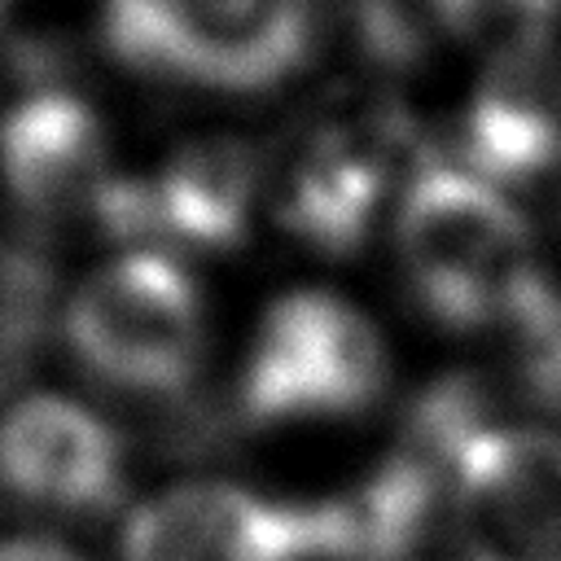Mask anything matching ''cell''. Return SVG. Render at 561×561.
<instances>
[{
    "mask_svg": "<svg viewBox=\"0 0 561 561\" xmlns=\"http://www.w3.org/2000/svg\"><path fill=\"white\" fill-rule=\"evenodd\" d=\"M351 504H285L228 482L167 486L127 517L123 561H355Z\"/></svg>",
    "mask_w": 561,
    "mask_h": 561,
    "instance_id": "8992f818",
    "label": "cell"
},
{
    "mask_svg": "<svg viewBox=\"0 0 561 561\" xmlns=\"http://www.w3.org/2000/svg\"><path fill=\"white\" fill-rule=\"evenodd\" d=\"M4 4H9V0H0V9H4Z\"/></svg>",
    "mask_w": 561,
    "mask_h": 561,
    "instance_id": "e0dca14e",
    "label": "cell"
},
{
    "mask_svg": "<svg viewBox=\"0 0 561 561\" xmlns=\"http://www.w3.org/2000/svg\"><path fill=\"white\" fill-rule=\"evenodd\" d=\"M478 0H351L359 44L373 61L403 70L469 35Z\"/></svg>",
    "mask_w": 561,
    "mask_h": 561,
    "instance_id": "4fadbf2b",
    "label": "cell"
},
{
    "mask_svg": "<svg viewBox=\"0 0 561 561\" xmlns=\"http://www.w3.org/2000/svg\"><path fill=\"white\" fill-rule=\"evenodd\" d=\"M48 267L35 245L0 241V377L13 373L44 337Z\"/></svg>",
    "mask_w": 561,
    "mask_h": 561,
    "instance_id": "5bb4252c",
    "label": "cell"
},
{
    "mask_svg": "<svg viewBox=\"0 0 561 561\" xmlns=\"http://www.w3.org/2000/svg\"><path fill=\"white\" fill-rule=\"evenodd\" d=\"M390 149L386 136L359 123L316 127L280 171L276 215L320 254H351L386 193Z\"/></svg>",
    "mask_w": 561,
    "mask_h": 561,
    "instance_id": "30bf717a",
    "label": "cell"
},
{
    "mask_svg": "<svg viewBox=\"0 0 561 561\" xmlns=\"http://www.w3.org/2000/svg\"><path fill=\"white\" fill-rule=\"evenodd\" d=\"M254 197V149L210 136L175 149L149 175H118L101 228L123 237H162L193 250H232L250 228Z\"/></svg>",
    "mask_w": 561,
    "mask_h": 561,
    "instance_id": "ba28073f",
    "label": "cell"
},
{
    "mask_svg": "<svg viewBox=\"0 0 561 561\" xmlns=\"http://www.w3.org/2000/svg\"><path fill=\"white\" fill-rule=\"evenodd\" d=\"M394 245L416 302L451 329H517L552 289L526 215L460 167H430L408 184Z\"/></svg>",
    "mask_w": 561,
    "mask_h": 561,
    "instance_id": "6da1fadb",
    "label": "cell"
},
{
    "mask_svg": "<svg viewBox=\"0 0 561 561\" xmlns=\"http://www.w3.org/2000/svg\"><path fill=\"white\" fill-rule=\"evenodd\" d=\"M110 48L158 79L263 92L316 44V0H101Z\"/></svg>",
    "mask_w": 561,
    "mask_h": 561,
    "instance_id": "3957f363",
    "label": "cell"
},
{
    "mask_svg": "<svg viewBox=\"0 0 561 561\" xmlns=\"http://www.w3.org/2000/svg\"><path fill=\"white\" fill-rule=\"evenodd\" d=\"M61 333L75 359L105 386L167 394L193 381L206 316L193 276L175 259L158 250H127L75 289Z\"/></svg>",
    "mask_w": 561,
    "mask_h": 561,
    "instance_id": "277c9868",
    "label": "cell"
},
{
    "mask_svg": "<svg viewBox=\"0 0 561 561\" xmlns=\"http://www.w3.org/2000/svg\"><path fill=\"white\" fill-rule=\"evenodd\" d=\"M416 421L456 482L478 561H561V434L486 421L460 381L434 390Z\"/></svg>",
    "mask_w": 561,
    "mask_h": 561,
    "instance_id": "7a4b0ae2",
    "label": "cell"
},
{
    "mask_svg": "<svg viewBox=\"0 0 561 561\" xmlns=\"http://www.w3.org/2000/svg\"><path fill=\"white\" fill-rule=\"evenodd\" d=\"M0 482L31 504L92 513L123 486V447L92 408L26 394L0 416Z\"/></svg>",
    "mask_w": 561,
    "mask_h": 561,
    "instance_id": "9c48e42d",
    "label": "cell"
},
{
    "mask_svg": "<svg viewBox=\"0 0 561 561\" xmlns=\"http://www.w3.org/2000/svg\"><path fill=\"white\" fill-rule=\"evenodd\" d=\"M0 561H83L79 552H70L57 539H39V535H18V539H0Z\"/></svg>",
    "mask_w": 561,
    "mask_h": 561,
    "instance_id": "2e32d148",
    "label": "cell"
},
{
    "mask_svg": "<svg viewBox=\"0 0 561 561\" xmlns=\"http://www.w3.org/2000/svg\"><path fill=\"white\" fill-rule=\"evenodd\" d=\"M465 171L522 184L561 162V70L552 53L491 61L465 110Z\"/></svg>",
    "mask_w": 561,
    "mask_h": 561,
    "instance_id": "8fae6325",
    "label": "cell"
},
{
    "mask_svg": "<svg viewBox=\"0 0 561 561\" xmlns=\"http://www.w3.org/2000/svg\"><path fill=\"white\" fill-rule=\"evenodd\" d=\"M351 508L359 561H478L456 482L425 447L390 456Z\"/></svg>",
    "mask_w": 561,
    "mask_h": 561,
    "instance_id": "7c38bea8",
    "label": "cell"
},
{
    "mask_svg": "<svg viewBox=\"0 0 561 561\" xmlns=\"http://www.w3.org/2000/svg\"><path fill=\"white\" fill-rule=\"evenodd\" d=\"M377 324L337 294L298 289L276 298L241 368V416L254 425L364 412L386 390Z\"/></svg>",
    "mask_w": 561,
    "mask_h": 561,
    "instance_id": "5b68a950",
    "label": "cell"
},
{
    "mask_svg": "<svg viewBox=\"0 0 561 561\" xmlns=\"http://www.w3.org/2000/svg\"><path fill=\"white\" fill-rule=\"evenodd\" d=\"M561 18V0H478L469 18V35L482 44L491 61H522L552 53V31Z\"/></svg>",
    "mask_w": 561,
    "mask_h": 561,
    "instance_id": "9a60e30c",
    "label": "cell"
},
{
    "mask_svg": "<svg viewBox=\"0 0 561 561\" xmlns=\"http://www.w3.org/2000/svg\"><path fill=\"white\" fill-rule=\"evenodd\" d=\"M0 184L9 202L44 228L101 224L118 171L110 167L96 110L57 83L18 96L0 118Z\"/></svg>",
    "mask_w": 561,
    "mask_h": 561,
    "instance_id": "52a82bcc",
    "label": "cell"
}]
</instances>
